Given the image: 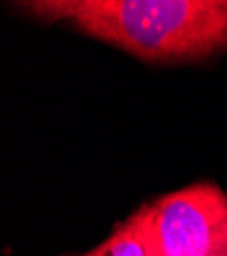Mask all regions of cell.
<instances>
[{"label": "cell", "mask_w": 227, "mask_h": 256, "mask_svg": "<svg viewBox=\"0 0 227 256\" xmlns=\"http://www.w3.org/2000/svg\"><path fill=\"white\" fill-rule=\"evenodd\" d=\"M82 256H154L150 242V205H141L115 228L105 242Z\"/></svg>", "instance_id": "3"}, {"label": "cell", "mask_w": 227, "mask_h": 256, "mask_svg": "<svg viewBox=\"0 0 227 256\" xmlns=\"http://www.w3.org/2000/svg\"><path fill=\"white\" fill-rule=\"evenodd\" d=\"M154 256H227V193L191 184L150 205Z\"/></svg>", "instance_id": "2"}, {"label": "cell", "mask_w": 227, "mask_h": 256, "mask_svg": "<svg viewBox=\"0 0 227 256\" xmlns=\"http://www.w3.org/2000/svg\"><path fill=\"white\" fill-rule=\"evenodd\" d=\"M14 6L146 62H191L227 50V0H29Z\"/></svg>", "instance_id": "1"}]
</instances>
